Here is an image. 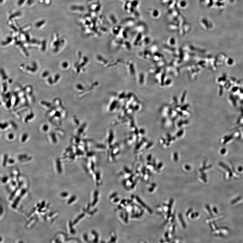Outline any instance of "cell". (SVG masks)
I'll return each mask as SVG.
<instances>
[{
    "label": "cell",
    "instance_id": "6da1fadb",
    "mask_svg": "<svg viewBox=\"0 0 243 243\" xmlns=\"http://www.w3.org/2000/svg\"><path fill=\"white\" fill-rule=\"evenodd\" d=\"M26 192V190L25 189H24L21 190L20 194L16 198L13 204H12V206L13 208H16L17 207L19 202L20 200L22 197L25 194Z\"/></svg>",
    "mask_w": 243,
    "mask_h": 243
},
{
    "label": "cell",
    "instance_id": "7a4b0ae2",
    "mask_svg": "<svg viewBox=\"0 0 243 243\" xmlns=\"http://www.w3.org/2000/svg\"><path fill=\"white\" fill-rule=\"evenodd\" d=\"M46 22L43 21H40L36 22L35 24V27L37 29H40L44 27Z\"/></svg>",
    "mask_w": 243,
    "mask_h": 243
},
{
    "label": "cell",
    "instance_id": "3957f363",
    "mask_svg": "<svg viewBox=\"0 0 243 243\" xmlns=\"http://www.w3.org/2000/svg\"><path fill=\"white\" fill-rule=\"evenodd\" d=\"M21 183H22L21 182L20 183H19V185H18V187H17V188H16V189H15V190H14V191L12 193V194L10 196H9V200H12V199L13 198V197L15 195L16 193L17 192V190H18V189L20 188V187H21V185H22Z\"/></svg>",
    "mask_w": 243,
    "mask_h": 243
},
{
    "label": "cell",
    "instance_id": "277c9868",
    "mask_svg": "<svg viewBox=\"0 0 243 243\" xmlns=\"http://www.w3.org/2000/svg\"><path fill=\"white\" fill-rule=\"evenodd\" d=\"M42 4L46 5H48L50 4L52 2V0H38Z\"/></svg>",
    "mask_w": 243,
    "mask_h": 243
},
{
    "label": "cell",
    "instance_id": "5b68a950",
    "mask_svg": "<svg viewBox=\"0 0 243 243\" xmlns=\"http://www.w3.org/2000/svg\"><path fill=\"white\" fill-rule=\"evenodd\" d=\"M45 206V202L44 201H43L41 203V204L40 207V208H39L38 210V211L39 212H40L41 211V209L43 208Z\"/></svg>",
    "mask_w": 243,
    "mask_h": 243
},
{
    "label": "cell",
    "instance_id": "8992f818",
    "mask_svg": "<svg viewBox=\"0 0 243 243\" xmlns=\"http://www.w3.org/2000/svg\"><path fill=\"white\" fill-rule=\"evenodd\" d=\"M8 179V177H5L2 179V182L4 183H5L7 182Z\"/></svg>",
    "mask_w": 243,
    "mask_h": 243
},
{
    "label": "cell",
    "instance_id": "52a82bcc",
    "mask_svg": "<svg viewBox=\"0 0 243 243\" xmlns=\"http://www.w3.org/2000/svg\"><path fill=\"white\" fill-rule=\"evenodd\" d=\"M61 195L62 197H65L67 196L68 194L67 193L64 192L62 193Z\"/></svg>",
    "mask_w": 243,
    "mask_h": 243
},
{
    "label": "cell",
    "instance_id": "ba28073f",
    "mask_svg": "<svg viewBox=\"0 0 243 243\" xmlns=\"http://www.w3.org/2000/svg\"><path fill=\"white\" fill-rule=\"evenodd\" d=\"M36 208H34L33 209L32 211L30 213H29V215H31L35 211H36Z\"/></svg>",
    "mask_w": 243,
    "mask_h": 243
},
{
    "label": "cell",
    "instance_id": "9c48e42d",
    "mask_svg": "<svg viewBox=\"0 0 243 243\" xmlns=\"http://www.w3.org/2000/svg\"><path fill=\"white\" fill-rule=\"evenodd\" d=\"M6 1V0H1V4H4Z\"/></svg>",
    "mask_w": 243,
    "mask_h": 243
},
{
    "label": "cell",
    "instance_id": "30bf717a",
    "mask_svg": "<svg viewBox=\"0 0 243 243\" xmlns=\"http://www.w3.org/2000/svg\"><path fill=\"white\" fill-rule=\"evenodd\" d=\"M1 215L2 214V207L1 206Z\"/></svg>",
    "mask_w": 243,
    "mask_h": 243
}]
</instances>
